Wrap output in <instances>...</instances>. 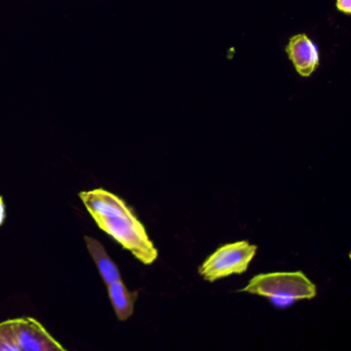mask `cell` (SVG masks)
Wrapping results in <instances>:
<instances>
[{"label":"cell","mask_w":351,"mask_h":351,"mask_svg":"<svg viewBox=\"0 0 351 351\" xmlns=\"http://www.w3.org/2000/svg\"><path fill=\"white\" fill-rule=\"evenodd\" d=\"M239 291L267 298L278 309H287L300 300L312 299L317 293L316 285L301 271L256 275Z\"/></svg>","instance_id":"obj_1"},{"label":"cell","mask_w":351,"mask_h":351,"mask_svg":"<svg viewBox=\"0 0 351 351\" xmlns=\"http://www.w3.org/2000/svg\"><path fill=\"white\" fill-rule=\"evenodd\" d=\"M93 219L102 231L112 236L143 264L151 265L157 260L158 250L134 213L112 217L95 215Z\"/></svg>","instance_id":"obj_2"},{"label":"cell","mask_w":351,"mask_h":351,"mask_svg":"<svg viewBox=\"0 0 351 351\" xmlns=\"http://www.w3.org/2000/svg\"><path fill=\"white\" fill-rule=\"evenodd\" d=\"M256 250L258 246L248 241L225 244L204 261L199 268V274L210 282L231 275L242 274L254 260Z\"/></svg>","instance_id":"obj_3"},{"label":"cell","mask_w":351,"mask_h":351,"mask_svg":"<svg viewBox=\"0 0 351 351\" xmlns=\"http://www.w3.org/2000/svg\"><path fill=\"white\" fill-rule=\"evenodd\" d=\"M13 324L21 351L65 350L38 320L30 317L17 318L13 319Z\"/></svg>","instance_id":"obj_4"},{"label":"cell","mask_w":351,"mask_h":351,"mask_svg":"<svg viewBox=\"0 0 351 351\" xmlns=\"http://www.w3.org/2000/svg\"><path fill=\"white\" fill-rule=\"evenodd\" d=\"M285 52L301 77H310L319 67L318 47L306 34H300L291 36Z\"/></svg>","instance_id":"obj_5"},{"label":"cell","mask_w":351,"mask_h":351,"mask_svg":"<svg viewBox=\"0 0 351 351\" xmlns=\"http://www.w3.org/2000/svg\"><path fill=\"white\" fill-rule=\"evenodd\" d=\"M80 197L92 217H95V215H102V217L126 215L133 213L132 209L120 197L112 194L104 189H97V190L90 191V192H82Z\"/></svg>","instance_id":"obj_6"},{"label":"cell","mask_w":351,"mask_h":351,"mask_svg":"<svg viewBox=\"0 0 351 351\" xmlns=\"http://www.w3.org/2000/svg\"><path fill=\"white\" fill-rule=\"evenodd\" d=\"M108 289L118 319L122 322L128 319L134 312V304L138 293L129 291L121 279L108 285Z\"/></svg>","instance_id":"obj_7"},{"label":"cell","mask_w":351,"mask_h":351,"mask_svg":"<svg viewBox=\"0 0 351 351\" xmlns=\"http://www.w3.org/2000/svg\"><path fill=\"white\" fill-rule=\"evenodd\" d=\"M85 240L90 254L95 261L98 270H99L106 285H110L114 281L120 280L121 273L119 271L118 266L106 254L102 244L94 238L89 237V236H86Z\"/></svg>","instance_id":"obj_8"},{"label":"cell","mask_w":351,"mask_h":351,"mask_svg":"<svg viewBox=\"0 0 351 351\" xmlns=\"http://www.w3.org/2000/svg\"><path fill=\"white\" fill-rule=\"evenodd\" d=\"M0 351H21L18 344L13 319L0 324Z\"/></svg>","instance_id":"obj_9"},{"label":"cell","mask_w":351,"mask_h":351,"mask_svg":"<svg viewBox=\"0 0 351 351\" xmlns=\"http://www.w3.org/2000/svg\"><path fill=\"white\" fill-rule=\"evenodd\" d=\"M337 10L341 13L350 15L351 14V0H337Z\"/></svg>","instance_id":"obj_10"},{"label":"cell","mask_w":351,"mask_h":351,"mask_svg":"<svg viewBox=\"0 0 351 351\" xmlns=\"http://www.w3.org/2000/svg\"><path fill=\"white\" fill-rule=\"evenodd\" d=\"M5 219V206L3 197H0V226L3 225Z\"/></svg>","instance_id":"obj_11"}]
</instances>
